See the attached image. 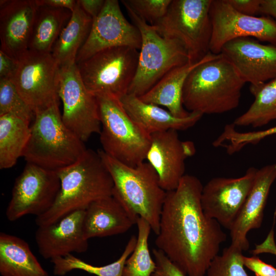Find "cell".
<instances>
[{"instance_id": "obj_1", "label": "cell", "mask_w": 276, "mask_h": 276, "mask_svg": "<svg viewBox=\"0 0 276 276\" xmlns=\"http://www.w3.org/2000/svg\"><path fill=\"white\" fill-rule=\"evenodd\" d=\"M202 188L197 177L185 174L176 189L167 192L155 241L186 276H204L226 239L221 225L202 209Z\"/></svg>"}, {"instance_id": "obj_2", "label": "cell", "mask_w": 276, "mask_h": 276, "mask_svg": "<svg viewBox=\"0 0 276 276\" xmlns=\"http://www.w3.org/2000/svg\"><path fill=\"white\" fill-rule=\"evenodd\" d=\"M60 189L53 206L36 217L38 226L49 225L93 202L111 196L113 182L98 150L88 149L71 165L57 171Z\"/></svg>"}, {"instance_id": "obj_3", "label": "cell", "mask_w": 276, "mask_h": 276, "mask_svg": "<svg viewBox=\"0 0 276 276\" xmlns=\"http://www.w3.org/2000/svg\"><path fill=\"white\" fill-rule=\"evenodd\" d=\"M246 82L221 53L195 67L188 76L182 103L189 112L221 114L237 108Z\"/></svg>"}, {"instance_id": "obj_4", "label": "cell", "mask_w": 276, "mask_h": 276, "mask_svg": "<svg viewBox=\"0 0 276 276\" xmlns=\"http://www.w3.org/2000/svg\"><path fill=\"white\" fill-rule=\"evenodd\" d=\"M98 151L113 180L112 196L134 216L147 221L157 235L167 192L160 186L155 170L146 161L131 167L102 149Z\"/></svg>"}, {"instance_id": "obj_5", "label": "cell", "mask_w": 276, "mask_h": 276, "mask_svg": "<svg viewBox=\"0 0 276 276\" xmlns=\"http://www.w3.org/2000/svg\"><path fill=\"white\" fill-rule=\"evenodd\" d=\"M86 150L64 124L57 103L35 113L22 156L27 163L58 171L76 162Z\"/></svg>"}, {"instance_id": "obj_6", "label": "cell", "mask_w": 276, "mask_h": 276, "mask_svg": "<svg viewBox=\"0 0 276 276\" xmlns=\"http://www.w3.org/2000/svg\"><path fill=\"white\" fill-rule=\"evenodd\" d=\"M101 122L102 150L129 166L146 161L151 135L127 113L120 99L110 95L96 96Z\"/></svg>"}, {"instance_id": "obj_7", "label": "cell", "mask_w": 276, "mask_h": 276, "mask_svg": "<svg viewBox=\"0 0 276 276\" xmlns=\"http://www.w3.org/2000/svg\"><path fill=\"white\" fill-rule=\"evenodd\" d=\"M142 37L137 67L128 94L140 97L167 73L189 61L186 51L177 41L160 36L154 28L123 4Z\"/></svg>"}, {"instance_id": "obj_8", "label": "cell", "mask_w": 276, "mask_h": 276, "mask_svg": "<svg viewBox=\"0 0 276 276\" xmlns=\"http://www.w3.org/2000/svg\"><path fill=\"white\" fill-rule=\"evenodd\" d=\"M212 0H172L165 15L152 26L162 37L178 41L189 61L202 60L210 52Z\"/></svg>"}, {"instance_id": "obj_9", "label": "cell", "mask_w": 276, "mask_h": 276, "mask_svg": "<svg viewBox=\"0 0 276 276\" xmlns=\"http://www.w3.org/2000/svg\"><path fill=\"white\" fill-rule=\"evenodd\" d=\"M139 57L137 49L117 47L101 51L76 64L90 93L120 99L128 93L136 73Z\"/></svg>"}, {"instance_id": "obj_10", "label": "cell", "mask_w": 276, "mask_h": 276, "mask_svg": "<svg viewBox=\"0 0 276 276\" xmlns=\"http://www.w3.org/2000/svg\"><path fill=\"white\" fill-rule=\"evenodd\" d=\"M11 80L34 113L59 103V66L51 53L28 50Z\"/></svg>"}, {"instance_id": "obj_11", "label": "cell", "mask_w": 276, "mask_h": 276, "mask_svg": "<svg viewBox=\"0 0 276 276\" xmlns=\"http://www.w3.org/2000/svg\"><path fill=\"white\" fill-rule=\"evenodd\" d=\"M60 189L57 171L27 163L16 178L6 211L10 221L27 215L40 216L54 204Z\"/></svg>"}, {"instance_id": "obj_12", "label": "cell", "mask_w": 276, "mask_h": 276, "mask_svg": "<svg viewBox=\"0 0 276 276\" xmlns=\"http://www.w3.org/2000/svg\"><path fill=\"white\" fill-rule=\"evenodd\" d=\"M58 95L63 103L62 121L81 140L85 142L100 133L97 97L85 87L76 63L60 67Z\"/></svg>"}, {"instance_id": "obj_13", "label": "cell", "mask_w": 276, "mask_h": 276, "mask_svg": "<svg viewBox=\"0 0 276 276\" xmlns=\"http://www.w3.org/2000/svg\"><path fill=\"white\" fill-rule=\"evenodd\" d=\"M210 16L212 34L210 52L219 54L227 42L251 37L276 45V21L267 16H251L235 10L226 0H212Z\"/></svg>"}, {"instance_id": "obj_14", "label": "cell", "mask_w": 276, "mask_h": 276, "mask_svg": "<svg viewBox=\"0 0 276 276\" xmlns=\"http://www.w3.org/2000/svg\"><path fill=\"white\" fill-rule=\"evenodd\" d=\"M142 37L139 29L124 17L117 0H105L100 14L93 19L88 36L80 49L78 63L98 52L117 47L140 50Z\"/></svg>"}, {"instance_id": "obj_15", "label": "cell", "mask_w": 276, "mask_h": 276, "mask_svg": "<svg viewBox=\"0 0 276 276\" xmlns=\"http://www.w3.org/2000/svg\"><path fill=\"white\" fill-rule=\"evenodd\" d=\"M257 170L252 167L239 177H217L209 180L201 193L204 213L230 230L252 187Z\"/></svg>"}, {"instance_id": "obj_16", "label": "cell", "mask_w": 276, "mask_h": 276, "mask_svg": "<svg viewBox=\"0 0 276 276\" xmlns=\"http://www.w3.org/2000/svg\"><path fill=\"white\" fill-rule=\"evenodd\" d=\"M196 152L193 142L182 141L178 131L170 129L151 134L146 161L156 171L162 188L166 192L178 187L185 172V161Z\"/></svg>"}, {"instance_id": "obj_17", "label": "cell", "mask_w": 276, "mask_h": 276, "mask_svg": "<svg viewBox=\"0 0 276 276\" xmlns=\"http://www.w3.org/2000/svg\"><path fill=\"white\" fill-rule=\"evenodd\" d=\"M221 53L250 85L259 86L276 78V45L241 37L225 44Z\"/></svg>"}, {"instance_id": "obj_18", "label": "cell", "mask_w": 276, "mask_h": 276, "mask_svg": "<svg viewBox=\"0 0 276 276\" xmlns=\"http://www.w3.org/2000/svg\"><path fill=\"white\" fill-rule=\"evenodd\" d=\"M85 210L71 213L53 223L38 226L35 239L40 255L45 259L84 253L88 240L83 232Z\"/></svg>"}, {"instance_id": "obj_19", "label": "cell", "mask_w": 276, "mask_h": 276, "mask_svg": "<svg viewBox=\"0 0 276 276\" xmlns=\"http://www.w3.org/2000/svg\"><path fill=\"white\" fill-rule=\"evenodd\" d=\"M1 50L18 60L28 50L38 6L35 0L1 1Z\"/></svg>"}, {"instance_id": "obj_20", "label": "cell", "mask_w": 276, "mask_h": 276, "mask_svg": "<svg viewBox=\"0 0 276 276\" xmlns=\"http://www.w3.org/2000/svg\"><path fill=\"white\" fill-rule=\"evenodd\" d=\"M276 180V163L258 169L252 187L231 227V244L243 251L249 248L248 233L261 227L272 185Z\"/></svg>"}, {"instance_id": "obj_21", "label": "cell", "mask_w": 276, "mask_h": 276, "mask_svg": "<svg viewBox=\"0 0 276 276\" xmlns=\"http://www.w3.org/2000/svg\"><path fill=\"white\" fill-rule=\"evenodd\" d=\"M139 218L112 196L98 200L85 210L83 232L87 240L126 233Z\"/></svg>"}, {"instance_id": "obj_22", "label": "cell", "mask_w": 276, "mask_h": 276, "mask_svg": "<svg viewBox=\"0 0 276 276\" xmlns=\"http://www.w3.org/2000/svg\"><path fill=\"white\" fill-rule=\"evenodd\" d=\"M119 99L131 119L150 135L170 129L178 131L187 130L194 126L203 116L199 112H191L185 118H177L167 109L144 102L139 97L128 94Z\"/></svg>"}, {"instance_id": "obj_23", "label": "cell", "mask_w": 276, "mask_h": 276, "mask_svg": "<svg viewBox=\"0 0 276 276\" xmlns=\"http://www.w3.org/2000/svg\"><path fill=\"white\" fill-rule=\"evenodd\" d=\"M214 54L210 52L199 62H188L173 68L149 91L139 98L144 102L166 107L176 117L182 118L188 116L191 112L185 109L182 103V92L185 81L195 67Z\"/></svg>"}, {"instance_id": "obj_24", "label": "cell", "mask_w": 276, "mask_h": 276, "mask_svg": "<svg viewBox=\"0 0 276 276\" xmlns=\"http://www.w3.org/2000/svg\"><path fill=\"white\" fill-rule=\"evenodd\" d=\"M0 273L2 276H50L20 238L0 234Z\"/></svg>"}, {"instance_id": "obj_25", "label": "cell", "mask_w": 276, "mask_h": 276, "mask_svg": "<svg viewBox=\"0 0 276 276\" xmlns=\"http://www.w3.org/2000/svg\"><path fill=\"white\" fill-rule=\"evenodd\" d=\"M93 19L77 4L51 52L59 67L76 63L77 54L87 39Z\"/></svg>"}, {"instance_id": "obj_26", "label": "cell", "mask_w": 276, "mask_h": 276, "mask_svg": "<svg viewBox=\"0 0 276 276\" xmlns=\"http://www.w3.org/2000/svg\"><path fill=\"white\" fill-rule=\"evenodd\" d=\"M72 15L68 10L48 6L38 7L33 28L29 50L51 53L62 29Z\"/></svg>"}, {"instance_id": "obj_27", "label": "cell", "mask_w": 276, "mask_h": 276, "mask_svg": "<svg viewBox=\"0 0 276 276\" xmlns=\"http://www.w3.org/2000/svg\"><path fill=\"white\" fill-rule=\"evenodd\" d=\"M30 123L10 114L0 116V169L13 167L22 156L31 134Z\"/></svg>"}, {"instance_id": "obj_28", "label": "cell", "mask_w": 276, "mask_h": 276, "mask_svg": "<svg viewBox=\"0 0 276 276\" xmlns=\"http://www.w3.org/2000/svg\"><path fill=\"white\" fill-rule=\"evenodd\" d=\"M255 100L233 123L235 126L260 127L276 120V78L259 86L250 85Z\"/></svg>"}, {"instance_id": "obj_29", "label": "cell", "mask_w": 276, "mask_h": 276, "mask_svg": "<svg viewBox=\"0 0 276 276\" xmlns=\"http://www.w3.org/2000/svg\"><path fill=\"white\" fill-rule=\"evenodd\" d=\"M137 237L132 236L119 258L111 263L103 266L90 264L70 254L51 260L53 264L54 275L63 276L74 270H81L96 276H123L125 262L133 251Z\"/></svg>"}, {"instance_id": "obj_30", "label": "cell", "mask_w": 276, "mask_h": 276, "mask_svg": "<svg viewBox=\"0 0 276 276\" xmlns=\"http://www.w3.org/2000/svg\"><path fill=\"white\" fill-rule=\"evenodd\" d=\"M136 225V243L125 262L123 276H152L156 264L151 256L148 246L152 229L148 222L141 217L137 219Z\"/></svg>"}, {"instance_id": "obj_31", "label": "cell", "mask_w": 276, "mask_h": 276, "mask_svg": "<svg viewBox=\"0 0 276 276\" xmlns=\"http://www.w3.org/2000/svg\"><path fill=\"white\" fill-rule=\"evenodd\" d=\"M233 123L225 126L221 134L213 142L215 147H222L228 154L240 151L248 145H256L264 139L276 134V126L264 130L239 132Z\"/></svg>"}, {"instance_id": "obj_32", "label": "cell", "mask_w": 276, "mask_h": 276, "mask_svg": "<svg viewBox=\"0 0 276 276\" xmlns=\"http://www.w3.org/2000/svg\"><path fill=\"white\" fill-rule=\"evenodd\" d=\"M10 114L31 123L35 113L11 80H0V116Z\"/></svg>"}, {"instance_id": "obj_33", "label": "cell", "mask_w": 276, "mask_h": 276, "mask_svg": "<svg viewBox=\"0 0 276 276\" xmlns=\"http://www.w3.org/2000/svg\"><path fill=\"white\" fill-rule=\"evenodd\" d=\"M243 250L231 244L212 260L206 276H249L244 269Z\"/></svg>"}, {"instance_id": "obj_34", "label": "cell", "mask_w": 276, "mask_h": 276, "mask_svg": "<svg viewBox=\"0 0 276 276\" xmlns=\"http://www.w3.org/2000/svg\"><path fill=\"white\" fill-rule=\"evenodd\" d=\"M172 0H122L144 20L152 25L166 14Z\"/></svg>"}, {"instance_id": "obj_35", "label": "cell", "mask_w": 276, "mask_h": 276, "mask_svg": "<svg viewBox=\"0 0 276 276\" xmlns=\"http://www.w3.org/2000/svg\"><path fill=\"white\" fill-rule=\"evenodd\" d=\"M156 268L152 276H186L160 250H152Z\"/></svg>"}, {"instance_id": "obj_36", "label": "cell", "mask_w": 276, "mask_h": 276, "mask_svg": "<svg viewBox=\"0 0 276 276\" xmlns=\"http://www.w3.org/2000/svg\"><path fill=\"white\" fill-rule=\"evenodd\" d=\"M244 267L255 273V276H276V268L263 262L256 256L243 257Z\"/></svg>"}, {"instance_id": "obj_37", "label": "cell", "mask_w": 276, "mask_h": 276, "mask_svg": "<svg viewBox=\"0 0 276 276\" xmlns=\"http://www.w3.org/2000/svg\"><path fill=\"white\" fill-rule=\"evenodd\" d=\"M235 10L243 14L257 16L260 13L261 0H226Z\"/></svg>"}, {"instance_id": "obj_38", "label": "cell", "mask_w": 276, "mask_h": 276, "mask_svg": "<svg viewBox=\"0 0 276 276\" xmlns=\"http://www.w3.org/2000/svg\"><path fill=\"white\" fill-rule=\"evenodd\" d=\"M18 64V60L0 50V80H11L17 70Z\"/></svg>"}, {"instance_id": "obj_39", "label": "cell", "mask_w": 276, "mask_h": 276, "mask_svg": "<svg viewBox=\"0 0 276 276\" xmlns=\"http://www.w3.org/2000/svg\"><path fill=\"white\" fill-rule=\"evenodd\" d=\"M264 253L274 255L276 256V244L274 240V229L272 227L264 241L255 246L251 254L254 256Z\"/></svg>"}, {"instance_id": "obj_40", "label": "cell", "mask_w": 276, "mask_h": 276, "mask_svg": "<svg viewBox=\"0 0 276 276\" xmlns=\"http://www.w3.org/2000/svg\"><path fill=\"white\" fill-rule=\"evenodd\" d=\"M77 2L82 9L94 19L101 12L105 0H78Z\"/></svg>"}, {"instance_id": "obj_41", "label": "cell", "mask_w": 276, "mask_h": 276, "mask_svg": "<svg viewBox=\"0 0 276 276\" xmlns=\"http://www.w3.org/2000/svg\"><path fill=\"white\" fill-rule=\"evenodd\" d=\"M38 7L48 6L50 7L65 9L72 12L75 9L77 1L74 0H35Z\"/></svg>"}, {"instance_id": "obj_42", "label": "cell", "mask_w": 276, "mask_h": 276, "mask_svg": "<svg viewBox=\"0 0 276 276\" xmlns=\"http://www.w3.org/2000/svg\"><path fill=\"white\" fill-rule=\"evenodd\" d=\"M260 13L276 21V0H261Z\"/></svg>"}]
</instances>
